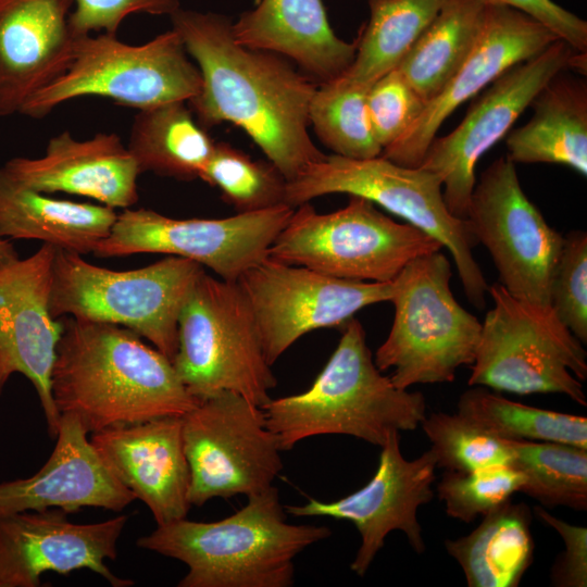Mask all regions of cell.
Segmentation results:
<instances>
[{
    "mask_svg": "<svg viewBox=\"0 0 587 587\" xmlns=\"http://www.w3.org/2000/svg\"><path fill=\"white\" fill-rule=\"evenodd\" d=\"M323 370L301 394L271 399L262 408L282 451L319 435H348L382 447L394 432L416 429L426 416L419 391L382 374L353 316Z\"/></svg>",
    "mask_w": 587,
    "mask_h": 587,
    "instance_id": "277c9868",
    "label": "cell"
},
{
    "mask_svg": "<svg viewBox=\"0 0 587 587\" xmlns=\"http://www.w3.org/2000/svg\"><path fill=\"white\" fill-rule=\"evenodd\" d=\"M294 209L285 203L224 218L179 220L127 208L117 214L111 233L93 253L99 258L164 253L195 261L222 279L237 282L267 257Z\"/></svg>",
    "mask_w": 587,
    "mask_h": 587,
    "instance_id": "4fadbf2b",
    "label": "cell"
},
{
    "mask_svg": "<svg viewBox=\"0 0 587 587\" xmlns=\"http://www.w3.org/2000/svg\"><path fill=\"white\" fill-rule=\"evenodd\" d=\"M77 416L62 413L57 444L33 476L0 482V515L60 509L73 513L85 507L121 512L135 499L103 462Z\"/></svg>",
    "mask_w": 587,
    "mask_h": 587,
    "instance_id": "7402d4cb",
    "label": "cell"
},
{
    "mask_svg": "<svg viewBox=\"0 0 587 587\" xmlns=\"http://www.w3.org/2000/svg\"><path fill=\"white\" fill-rule=\"evenodd\" d=\"M510 441L511 465L525 476L521 492L545 509L587 510V449L551 441Z\"/></svg>",
    "mask_w": 587,
    "mask_h": 587,
    "instance_id": "d6a6232c",
    "label": "cell"
},
{
    "mask_svg": "<svg viewBox=\"0 0 587 587\" xmlns=\"http://www.w3.org/2000/svg\"><path fill=\"white\" fill-rule=\"evenodd\" d=\"M451 264L440 251L415 258L392 280L391 328L374 357L401 389L451 383L460 366L472 365L482 322L450 289Z\"/></svg>",
    "mask_w": 587,
    "mask_h": 587,
    "instance_id": "5b68a950",
    "label": "cell"
},
{
    "mask_svg": "<svg viewBox=\"0 0 587 587\" xmlns=\"http://www.w3.org/2000/svg\"><path fill=\"white\" fill-rule=\"evenodd\" d=\"M375 474L359 490L332 502L309 498L303 504L284 505L294 516H326L351 522L361 537V545L350 569L364 576L386 536L402 532L419 554L426 549L417 510L434 498L432 488L437 469L429 449L413 460H407L400 449V433L394 432L380 447Z\"/></svg>",
    "mask_w": 587,
    "mask_h": 587,
    "instance_id": "e0dca14e",
    "label": "cell"
},
{
    "mask_svg": "<svg viewBox=\"0 0 587 587\" xmlns=\"http://www.w3.org/2000/svg\"><path fill=\"white\" fill-rule=\"evenodd\" d=\"M170 17L201 74L188 103L204 128L239 127L287 182L324 158L308 129L317 88L308 76L279 54L239 45L225 15L180 8Z\"/></svg>",
    "mask_w": 587,
    "mask_h": 587,
    "instance_id": "6da1fadb",
    "label": "cell"
},
{
    "mask_svg": "<svg viewBox=\"0 0 587 587\" xmlns=\"http://www.w3.org/2000/svg\"><path fill=\"white\" fill-rule=\"evenodd\" d=\"M272 366L303 335L342 326L361 309L390 301L392 280L358 282L275 261L268 257L237 280Z\"/></svg>",
    "mask_w": 587,
    "mask_h": 587,
    "instance_id": "2e32d148",
    "label": "cell"
},
{
    "mask_svg": "<svg viewBox=\"0 0 587 587\" xmlns=\"http://www.w3.org/2000/svg\"><path fill=\"white\" fill-rule=\"evenodd\" d=\"M367 90L336 79L316 88L309 108V123L333 154L357 160L382 154L367 112Z\"/></svg>",
    "mask_w": 587,
    "mask_h": 587,
    "instance_id": "836d02e7",
    "label": "cell"
},
{
    "mask_svg": "<svg viewBox=\"0 0 587 587\" xmlns=\"http://www.w3.org/2000/svg\"><path fill=\"white\" fill-rule=\"evenodd\" d=\"M202 78L175 29L133 46L116 35L76 36L73 60L58 78L36 92L21 114L41 118L58 105L87 96L108 98L138 111L189 102Z\"/></svg>",
    "mask_w": 587,
    "mask_h": 587,
    "instance_id": "8fae6325",
    "label": "cell"
},
{
    "mask_svg": "<svg viewBox=\"0 0 587 587\" xmlns=\"http://www.w3.org/2000/svg\"><path fill=\"white\" fill-rule=\"evenodd\" d=\"M247 498L245 507L223 520L185 517L158 525L136 545L186 564L178 587L292 586L297 555L332 530L288 523L273 485Z\"/></svg>",
    "mask_w": 587,
    "mask_h": 587,
    "instance_id": "3957f363",
    "label": "cell"
},
{
    "mask_svg": "<svg viewBox=\"0 0 587 587\" xmlns=\"http://www.w3.org/2000/svg\"><path fill=\"white\" fill-rule=\"evenodd\" d=\"M458 413L504 440L561 442L587 449V419L508 400L483 386H471Z\"/></svg>",
    "mask_w": 587,
    "mask_h": 587,
    "instance_id": "1f68e13d",
    "label": "cell"
},
{
    "mask_svg": "<svg viewBox=\"0 0 587 587\" xmlns=\"http://www.w3.org/2000/svg\"><path fill=\"white\" fill-rule=\"evenodd\" d=\"M127 521L123 514L76 524L60 509L0 515V587H38L47 572L67 575L83 569L112 587L133 586L134 580L116 576L105 565V560L117 557Z\"/></svg>",
    "mask_w": 587,
    "mask_h": 587,
    "instance_id": "ac0fdd59",
    "label": "cell"
},
{
    "mask_svg": "<svg viewBox=\"0 0 587 587\" xmlns=\"http://www.w3.org/2000/svg\"><path fill=\"white\" fill-rule=\"evenodd\" d=\"M430 441L437 467L471 472L495 465H511L514 451L501 439L460 413L433 412L420 425Z\"/></svg>",
    "mask_w": 587,
    "mask_h": 587,
    "instance_id": "d590c367",
    "label": "cell"
},
{
    "mask_svg": "<svg viewBox=\"0 0 587 587\" xmlns=\"http://www.w3.org/2000/svg\"><path fill=\"white\" fill-rule=\"evenodd\" d=\"M18 259V254L9 239L0 237V267Z\"/></svg>",
    "mask_w": 587,
    "mask_h": 587,
    "instance_id": "7bdbcfd3",
    "label": "cell"
},
{
    "mask_svg": "<svg viewBox=\"0 0 587 587\" xmlns=\"http://www.w3.org/2000/svg\"><path fill=\"white\" fill-rule=\"evenodd\" d=\"M425 104L397 68L369 88L367 112L375 138L383 150L404 135Z\"/></svg>",
    "mask_w": 587,
    "mask_h": 587,
    "instance_id": "f35d334b",
    "label": "cell"
},
{
    "mask_svg": "<svg viewBox=\"0 0 587 587\" xmlns=\"http://www.w3.org/2000/svg\"><path fill=\"white\" fill-rule=\"evenodd\" d=\"M72 8L73 0H0V116L21 113L71 64Z\"/></svg>",
    "mask_w": 587,
    "mask_h": 587,
    "instance_id": "cb8c5ba5",
    "label": "cell"
},
{
    "mask_svg": "<svg viewBox=\"0 0 587 587\" xmlns=\"http://www.w3.org/2000/svg\"><path fill=\"white\" fill-rule=\"evenodd\" d=\"M68 23L75 36L91 32L116 35L130 14L171 16L180 9V0H73Z\"/></svg>",
    "mask_w": 587,
    "mask_h": 587,
    "instance_id": "ab89813d",
    "label": "cell"
},
{
    "mask_svg": "<svg viewBox=\"0 0 587 587\" xmlns=\"http://www.w3.org/2000/svg\"><path fill=\"white\" fill-rule=\"evenodd\" d=\"M215 142L184 101L138 111L128 145L140 173L178 180L199 178Z\"/></svg>",
    "mask_w": 587,
    "mask_h": 587,
    "instance_id": "f1b7e54d",
    "label": "cell"
},
{
    "mask_svg": "<svg viewBox=\"0 0 587 587\" xmlns=\"http://www.w3.org/2000/svg\"><path fill=\"white\" fill-rule=\"evenodd\" d=\"M51 388L60 412L74 414L88 433L166 416H183L198 402L173 362L121 325L61 317Z\"/></svg>",
    "mask_w": 587,
    "mask_h": 587,
    "instance_id": "7a4b0ae2",
    "label": "cell"
},
{
    "mask_svg": "<svg viewBox=\"0 0 587 587\" xmlns=\"http://www.w3.org/2000/svg\"><path fill=\"white\" fill-rule=\"evenodd\" d=\"M173 365L198 401L218 391L236 392L263 407L277 379L266 361L257 324L237 282L203 271L178 316Z\"/></svg>",
    "mask_w": 587,
    "mask_h": 587,
    "instance_id": "ba28073f",
    "label": "cell"
},
{
    "mask_svg": "<svg viewBox=\"0 0 587 587\" xmlns=\"http://www.w3.org/2000/svg\"><path fill=\"white\" fill-rule=\"evenodd\" d=\"M232 32L243 47L294 60L320 85L341 75L357 51L355 39L334 33L322 0H261L232 23Z\"/></svg>",
    "mask_w": 587,
    "mask_h": 587,
    "instance_id": "d4e9b609",
    "label": "cell"
},
{
    "mask_svg": "<svg viewBox=\"0 0 587 587\" xmlns=\"http://www.w3.org/2000/svg\"><path fill=\"white\" fill-rule=\"evenodd\" d=\"M530 105L534 108L532 118L508 133L507 157L514 164H561L586 176V84L560 73L540 90Z\"/></svg>",
    "mask_w": 587,
    "mask_h": 587,
    "instance_id": "4316f807",
    "label": "cell"
},
{
    "mask_svg": "<svg viewBox=\"0 0 587 587\" xmlns=\"http://www.w3.org/2000/svg\"><path fill=\"white\" fill-rule=\"evenodd\" d=\"M57 248L43 243L34 254L0 267V396L15 374L35 387L50 437L58 433L60 412L51 388L62 323L50 314Z\"/></svg>",
    "mask_w": 587,
    "mask_h": 587,
    "instance_id": "d6986e66",
    "label": "cell"
},
{
    "mask_svg": "<svg viewBox=\"0 0 587 587\" xmlns=\"http://www.w3.org/2000/svg\"><path fill=\"white\" fill-rule=\"evenodd\" d=\"M524 483L525 476L514 466L495 465L471 472L445 471L436 491L447 515L471 523L510 500Z\"/></svg>",
    "mask_w": 587,
    "mask_h": 587,
    "instance_id": "8d00e7d4",
    "label": "cell"
},
{
    "mask_svg": "<svg viewBox=\"0 0 587 587\" xmlns=\"http://www.w3.org/2000/svg\"><path fill=\"white\" fill-rule=\"evenodd\" d=\"M447 0H369L370 17L355 38L352 63L336 80L369 89L397 68Z\"/></svg>",
    "mask_w": 587,
    "mask_h": 587,
    "instance_id": "4dcf8cb0",
    "label": "cell"
},
{
    "mask_svg": "<svg viewBox=\"0 0 587 587\" xmlns=\"http://www.w3.org/2000/svg\"><path fill=\"white\" fill-rule=\"evenodd\" d=\"M182 434L191 505L263 491L282 471V450L263 408L236 392L199 400L182 416Z\"/></svg>",
    "mask_w": 587,
    "mask_h": 587,
    "instance_id": "7c38bea8",
    "label": "cell"
},
{
    "mask_svg": "<svg viewBox=\"0 0 587 587\" xmlns=\"http://www.w3.org/2000/svg\"><path fill=\"white\" fill-rule=\"evenodd\" d=\"M116 216L103 204L55 199L18 185L0 168V237L37 239L83 255L109 236Z\"/></svg>",
    "mask_w": 587,
    "mask_h": 587,
    "instance_id": "484cf974",
    "label": "cell"
},
{
    "mask_svg": "<svg viewBox=\"0 0 587 587\" xmlns=\"http://www.w3.org/2000/svg\"><path fill=\"white\" fill-rule=\"evenodd\" d=\"M486 5L482 0H447L397 66L425 103L447 86L473 50Z\"/></svg>",
    "mask_w": 587,
    "mask_h": 587,
    "instance_id": "f546056e",
    "label": "cell"
},
{
    "mask_svg": "<svg viewBox=\"0 0 587 587\" xmlns=\"http://www.w3.org/2000/svg\"><path fill=\"white\" fill-rule=\"evenodd\" d=\"M466 220L477 242L488 250L505 290L520 300L550 308L551 279L564 236L527 198L515 164L507 155L482 173Z\"/></svg>",
    "mask_w": 587,
    "mask_h": 587,
    "instance_id": "5bb4252c",
    "label": "cell"
},
{
    "mask_svg": "<svg viewBox=\"0 0 587 587\" xmlns=\"http://www.w3.org/2000/svg\"><path fill=\"white\" fill-rule=\"evenodd\" d=\"M0 168L16 184L43 193L83 196L113 209L138 201L139 168L113 133L78 140L63 132L49 139L40 158H14Z\"/></svg>",
    "mask_w": 587,
    "mask_h": 587,
    "instance_id": "603a6c76",
    "label": "cell"
},
{
    "mask_svg": "<svg viewBox=\"0 0 587 587\" xmlns=\"http://www.w3.org/2000/svg\"><path fill=\"white\" fill-rule=\"evenodd\" d=\"M330 193L365 198L432 236L451 253L469 301L477 309L485 307L489 285L473 255L478 242L467 220L447 208L435 173L382 155L357 160L325 154L287 182L285 202L296 208Z\"/></svg>",
    "mask_w": 587,
    "mask_h": 587,
    "instance_id": "8992f818",
    "label": "cell"
},
{
    "mask_svg": "<svg viewBox=\"0 0 587 587\" xmlns=\"http://www.w3.org/2000/svg\"><path fill=\"white\" fill-rule=\"evenodd\" d=\"M559 38L529 15L508 7L486 5L478 39L447 86L424 107L412 126L382 157L416 167L447 117L515 64L545 50Z\"/></svg>",
    "mask_w": 587,
    "mask_h": 587,
    "instance_id": "ffe728a7",
    "label": "cell"
},
{
    "mask_svg": "<svg viewBox=\"0 0 587 587\" xmlns=\"http://www.w3.org/2000/svg\"><path fill=\"white\" fill-rule=\"evenodd\" d=\"M90 442L115 477L149 508L157 525L187 516L190 469L182 416L103 429L93 433Z\"/></svg>",
    "mask_w": 587,
    "mask_h": 587,
    "instance_id": "44dd1931",
    "label": "cell"
},
{
    "mask_svg": "<svg viewBox=\"0 0 587 587\" xmlns=\"http://www.w3.org/2000/svg\"><path fill=\"white\" fill-rule=\"evenodd\" d=\"M533 512L510 500L483 516L469 535L445 540L469 587H516L533 563Z\"/></svg>",
    "mask_w": 587,
    "mask_h": 587,
    "instance_id": "83f0119b",
    "label": "cell"
},
{
    "mask_svg": "<svg viewBox=\"0 0 587 587\" xmlns=\"http://www.w3.org/2000/svg\"><path fill=\"white\" fill-rule=\"evenodd\" d=\"M487 5L519 10L550 29L579 53L587 51V22L553 0H482Z\"/></svg>",
    "mask_w": 587,
    "mask_h": 587,
    "instance_id": "b9f144b4",
    "label": "cell"
},
{
    "mask_svg": "<svg viewBox=\"0 0 587 587\" xmlns=\"http://www.w3.org/2000/svg\"><path fill=\"white\" fill-rule=\"evenodd\" d=\"M200 179L218 189L222 199L238 213L286 203L287 180L283 174L270 161L253 160L227 142H215Z\"/></svg>",
    "mask_w": 587,
    "mask_h": 587,
    "instance_id": "e575fe53",
    "label": "cell"
},
{
    "mask_svg": "<svg viewBox=\"0 0 587 587\" xmlns=\"http://www.w3.org/2000/svg\"><path fill=\"white\" fill-rule=\"evenodd\" d=\"M204 268L170 255L153 264L112 271L57 249L50 314L121 325L148 339L173 361L178 346V316Z\"/></svg>",
    "mask_w": 587,
    "mask_h": 587,
    "instance_id": "52a82bcc",
    "label": "cell"
},
{
    "mask_svg": "<svg viewBox=\"0 0 587 587\" xmlns=\"http://www.w3.org/2000/svg\"><path fill=\"white\" fill-rule=\"evenodd\" d=\"M482 322L469 386L516 395L561 394L587 407L583 344L551 308L520 300L496 283Z\"/></svg>",
    "mask_w": 587,
    "mask_h": 587,
    "instance_id": "9c48e42d",
    "label": "cell"
},
{
    "mask_svg": "<svg viewBox=\"0 0 587 587\" xmlns=\"http://www.w3.org/2000/svg\"><path fill=\"white\" fill-rule=\"evenodd\" d=\"M542 523L553 528L562 538L564 550L555 559L550 580L557 587L587 586V528L570 524L552 514L541 505L533 512Z\"/></svg>",
    "mask_w": 587,
    "mask_h": 587,
    "instance_id": "60d3db41",
    "label": "cell"
},
{
    "mask_svg": "<svg viewBox=\"0 0 587 587\" xmlns=\"http://www.w3.org/2000/svg\"><path fill=\"white\" fill-rule=\"evenodd\" d=\"M577 53L558 39L538 54L515 64L472 102L451 133L432 140L419 166L440 178L445 203L454 216L466 218L479 159L510 132L554 76L572 68Z\"/></svg>",
    "mask_w": 587,
    "mask_h": 587,
    "instance_id": "9a60e30c",
    "label": "cell"
},
{
    "mask_svg": "<svg viewBox=\"0 0 587 587\" xmlns=\"http://www.w3.org/2000/svg\"><path fill=\"white\" fill-rule=\"evenodd\" d=\"M550 308L584 345L587 342V234L564 236L550 286Z\"/></svg>",
    "mask_w": 587,
    "mask_h": 587,
    "instance_id": "74e56055",
    "label": "cell"
},
{
    "mask_svg": "<svg viewBox=\"0 0 587 587\" xmlns=\"http://www.w3.org/2000/svg\"><path fill=\"white\" fill-rule=\"evenodd\" d=\"M441 249L417 227L394 221L365 198L349 196L346 207L326 214L309 202L296 207L267 257L337 278L387 283L415 258Z\"/></svg>",
    "mask_w": 587,
    "mask_h": 587,
    "instance_id": "30bf717a",
    "label": "cell"
}]
</instances>
